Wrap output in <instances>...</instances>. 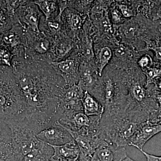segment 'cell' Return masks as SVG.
<instances>
[{"label":"cell","mask_w":161,"mask_h":161,"mask_svg":"<svg viewBox=\"0 0 161 161\" xmlns=\"http://www.w3.org/2000/svg\"><path fill=\"white\" fill-rule=\"evenodd\" d=\"M11 68L24 100L27 120L39 132L58 121L59 98L67 86L50 64L15 56Z\"/></svg>","instance_id":"1"},{"label":"cell","mask_w":161,"mask_h":161,"mask_svg":"<svg viewBox=\"0 0 161 161\" xmlns=\"http://www.w3.org/2000/svg\"><path fill=\"white\" fill-rule=\"evenodd\" d=\"M0 115L6 120L25 117L24 100L11 67L0 65Z\"/></svg>","instance_id":"2"},{"label":"cell","mask_w":161,"mask_h":161,"mask_svg":"<svg viewBox=\"0 0 161 161\" xmlns=\"http://www.w3.org/2000/svg\"><path fill=\"white\" fill-rule=\"evenodd\" d=\"M141 124L134 122L122 114H103L99 124L100 136L116 147H125Z\"/></svg>","instance_id":"3"},{"label":"cell","mask_w":161,"mask_h":161,"mask_svg":"<svg viewBox=\"0 0 161 161\" xmlns=\"http://www.w3.org/2000/svg\"><path fill=\"white\" fill-rule=\"evenodd\" d=\"M25 53L24 57L34 60L50 64L53 62L51 53L53 39L43 32H35L25 27Z\"/></svg>","instance_id":"4"},{"label":"cell","mask_w":161,"mask_h":161,"mask_svg":"<svg viewBox=\"0 0 161 161\" xmlns=\"http://www.w3.org/2000/svg\"><path fill=\"white\" fill-rule=\"evenodd\" d=\"M63 127L71 136L79 148L80 153L89 157L91 158L98 147L109 144L101 137L99 129L92 130L87 127L74 131Z\"/></svg>","instance_id":"5"},{"label":"cell","mask_w":161,"mask_h":161,"mask_svg":"<svg viewBox=\"0 0 161 161\" xmlns=\"http://www.w3.org/2000/svg\"><path fill=\"white\" fill-rule=\"evenodd\" d=\"M84 92L76 84L67 86L63 90L59 98L60 119L63 115L83 111L82 101Z\"/></svg>","instance_id":"6"},{"label":"cell","mask_w":161,"mask_h":161,"mask_svg":"<svg viewBox=\"0 0 161 161\" xmlns=\"http://www.w3.org/2000/svg\"><path fill=\"white\" fill-rule=\"evenodd\" d=\"M25 27L21 23L13 25L1 34L0 43L6 47L14 56H23L25 53Z\"/></svg>","instance_id":"7"},{"label":"cell","mask_w":161,"mask_h":161,"mask_svg":"<svg viewBox=\"0 0 161 161\" xmlns=\"http://www.w3.org/2000/svg\"><path fill=\"white\" fill-rule=\"evenodd\" d=\"M17 17L24 27L32 31L40 32V23L42 13L33 1H24L17 9Z\"/></svg>","instance_id":"8"},{"label":"cell","mask_w":161,"mask_h":161,"mask_svg":"<svg viewBox=\"0 0 161 161\" xmlns=\"http://www.w3.org/2000/svg\"><path fill=\"white\" fill-rule=\"evenodd\" d=\"M36 137L52 146H61L74 141L69 132L58 121L38 132Z\"/></svg>","instance_id":"9"},{"label":"cell","mask_w":161,"mask_h":161,"mask_svg":"<svg viewBox=\"0 0 161 161\" xmlns=\"http://www.w3.org/2000/svg\"><path fill=\"white\" fill-rule=\"evenodd\" d=\"M51 65L60 77L63 78L67 86L78 84L79 78L78 62L72 58L54 61Z\"/></svg>","instance_id":"10"},{"label":"cell","mask_w":161,"mask_h":161,"mask_svg":"<svg viewBox=\"0 0 161 161\" xmlns=\"http://www.w3.org/2000/svg\"><path fill=\"white\" fill-rule=\"evenodd\" d=\"M161 132V125L149 121L141 123L130 138L128 146L143 149L145 144L154 136Z\"/></svg>","instance_id":"11"},{"label":"cell","mask_w":161,"mask_h":161,"mask_svg":"<svg viewBox=\"0 0 161 161\" xmlns=\"http://www.w3.org/2000/svg\"><path fill=\"white\" fill-rule=\"evenodd\" d=\"M127 157L125 147H117L108 144L97 148L90 161H123Z\"/></svg>","instance_id":"12"},{"label":"cell","mask_w":161,"mask_h":161,"mask_svg":"<svg viewBox=\"0 0 161 161\" xmlns=\"http://www.w3.org/2000/svg\"><path fill=\"white\" fill-rule=\"evenodd\" d=\"M49 146L53 149L52 159L55 161H77L80 155V150L74 141L61 146Z\"/></svg>","instance_id":"13"},{"label":"cell","mask_w":161,"mask_h":161,"mask_svg":"<svg viewBox=\"0 0 161 161\" xmlns=\"http://www.w3.org/2000/svg\"><path fill=\"white\" fill-rule=\"evenodd\" d=\"M74 47V43L66 34L55 38L53 40L51 50L53 62L66 59Z\"/></svg>","instance_id":"14"},{"label":"cell","mask_w":161,"mask_h":161,"mask_svg":"<svg viewBox=\"0 0 161 161\" xmlns=\"http://www.w3.org/2000/svg\"><path fill=\"white\" fill-rule=\"evenodd\" d=\"M83 112L87 116L102 117L104 108L96 98L87 91L84 92L82 101Z\"/></svg>","instance_id":"15"},{"label":"cell","mask_w":161,"mask_h":161,"mask_svg":"<svg viewBox=\"0 0 161 161\" xmlns=\"http://www.w3.org/2000/svg\"><path fill=\"white\" fill-rule=\"evenodd\" d=\"M98 84V80L90 68L80 67L79 70V78L78 85L84 92L90 93Z\"/></svg>","instance_id":"16"},{"label":"cell","mask_w":161,"mask_h":161,"mask_svg":"<svg viewBox=\"0 0 161 161\" xmlns=\"http://www.w3.org/2000/svg\"><path fill=\"white\" fill-rule=\"evenodd\" d=\"M44 16L47 20L55 19L59 14L58 1H34Z\"/></svg>","instance_id":"17"},{"label":"cell","mask_w":161,"mask_h":161,"mask_svg":"<svg viewBox=\"0 0 161 161\" xmlns=\"http://www.w3.org/2000/svg\"><path fill=\"white\" fill-rule=\"evenodd\" d=\"M61 20L66 30V28L72 31H77L82 26V19L78 14L71 12L68 8L63 12L61 16Z\"/></svg>","instance_id":"18"},{"label":"cell","mask_w":161,"mask_h":161,"mask_svg":"<svg viewBox=\"0 0 161 161\" xmlns=\"http://www.w3.org/2000/svg\"><path fill=\"white\" fill-rule=\"evenodd\" d=\"M90 117L85 114L83 111L76 112L64 125L69 130L78 131L83 128L89 126Z\"/></svg>","instance_id":"19"},{"label":"cell","mask_w":161,"mask_h":161,"mask_svg":"<svg viewBox=\"0 0 161 161\" xmlns=\"http://www.w3.org/2000/svg\"><path fill=\"white\" fill-rule=\"evenodd\" d=\"M15 24L14 21L8 14L5 1H0V33L9 30Z\"/></svg>","instance_id":"20"},{"label":"cell","mask_w":161,"mask_h":161,"mask_svg":"<svg viewBox=\"0 0 161 161\" xmlns=\"http://www.w3.org/2000/svg\"><path fill=\"white\" fill-rule=\"evenodd\" d=\"M112 57V51L108 47H105L101 50L98 63V74L99 76L102 75L103 69L109 62Z\"/></svg>","instance_id":"21"},{"label":"cell","mask_w":161,"mask_h":161,"mask_svg":"<svg viewBox=\"0 0 161 161\" xmlns=\"http://www.w3.org/2000/svg\"><path fill=\"white\" fill-rule=\"evenodd\" d=\"M12 143L11 131L8 124L0 115V144Z\"/></svg>","instance_id":"22"},{"label":"cell","mask_w":161,"mask_h":161,"mask_svg":"<svg viewBox=\"0 0 161 161\" xmlns=\"http://www.w3.org/2000/svg\"><path fill=\"white\" fill-rule=\"evenodd\" d=\"M0 161H16L12 143L0 144Z\"/></svg>","instance_id":"23"},{"label":"cell","mask_w":161,"mask_h":161,"mask_svg":"<svg viewBox=\"0 0 161 161\" xmlns=\"http://www.w3.org/2000/svg\"><path fill=\"white\" fill-rule=\"evenodd\" d=\"M14 55L9 49L0 43V65L11 67Z\"/></svg>","instance_id":"24"},{"label":"cell","mask_w":161,"mask_h":161,"mask_svg":"<svg viewBox=\"0 0 161 161\" xmlns=\"http://www.w3.org/2000/svg\"><path fill=\"white\" fill-rule=\"evenodd\" d=\"M148 121L161 125V109L158 108L151 112L149 115Z\"/></svg>","instance_id":"25"},{"label":"cell","mask_w":161,"mask_h":161,"mask_svg":"<svg viewBox=\"0 0 161 161\" xmlns=\"http://www.w3.org/2000/svg\"><path fill=\"white\" fill-rule=\"evenodd\" d=\"M138 64L139 65L142 69H147L151 67L153 64V60L152 58L149 55H146L143 56L142 58L139 60Z\"/></svg>","instance_id":"26"},{"label":"cell","mask_w":161,"mask_h":161,"mask_svg":"<svg viewBox=\"0 0 161 161\" xmlns=\"http://www.w3.org/2000/svg\"><path fill=\"white\" fill-rule=\"evenodd\" d=\"M137 28L134 25H129L127 26L124 31V35L127 39H132L135 36Z\"/></svg>","instance_id":"27"},{"label":"cell","mask_w":161,"mask_h":161,"mask_svg":"<svg viewBox=\"0 0 161 161\" xmlns=\"http://www.w3.org/2000/svg\"><path fill=\"white\" fill-rule=\"evenodd\" d=\"M115 54L116 57L119 58H125L130 55L129 50L125 47H119L115 50Z\"/></svg>","instance_id":"28"},{"label":"cell","mask_w":161,"mask_h":161,"mask_svg":"<svg viewBox=\"0 0 161 161\" xmlns=\"http://www.w3.org/2000/svg\"><path fill=\"white\" fill-rule=\"evenodd\" d=\"M119 9H120L122 14L126 18H130L133 16V12L131 9L128 8L126 5H120L119 6Z\"/></svg>","instance_id":"29"},{"label":"cell","mask_w":161,"mask_h":161,"mask_svg":"<svg viewBox=\"0 0 161 161\" xmlns=\"http://www.w3.org/2000/svg\"><path fill=\"white\" fill-rule=\"evenodd\" d=\"M151 95L154 98L158 108L161 109V92L153 89L151 91Z\"/></svg>","instance_id":"30"},{"label":"cell","mask_w":161,"mask_h":161,"mask_svg":"<svg viewBox=\"0 0 161 161\" xmlns=\"http://www.w3.org/2000/svg\"><path fill=\"white\" fill-rule=\"evenodd\" d=\"M146 157L147 161H161V156H156L149 154L143 149H138Z\"/></svg>","instance_id":"31"},{"label":"cell","mask_w":161,"mask_h":161,"mask_svg":"<svg viewBox=\"0 0 161 161\" xmlns=\"http://www.w3.org/2000/svg\"><path fill=\"white\" fill-rule=\"evenodd\" d=\"M112 18L114 23H118L121 21V16L119 11L116 9H114L112 12Z\"/></svg>","instance_id":"32"},{"label":"cell","mask_w":161,"mask_h":161,"mask_svg":"<svg viewBox=\"0 0 161 161\" xmlns=\"http://www.w3.org/2000/svg\"><path fill=\"white\" fill-rule=\"evenodd\" d=\"M153 21L161 20V3L155 10V12L153 15Z\"/></svg>","instance_id":"33"},{"label":"cell","mask_w":161,"mask_h":161,"mask_svg":"<svg viewBox=\"0 0 161 161\" xmlns=\"http://www.w3.org/2000/svg\"><path fill=\"white\" fill-rule=\"evenodd\" d=\"M90 159L91 158L80 153V155L77 161H90Z\"/></svg>","instance_id":"34"},{"label":"cell","mask_w":161,"mask_h":161,"mask_svg":"<svg viewBox=\"0 0 161 161\" xmlns=\"http://www.w3.org/2000/svg\"><path fill=\"white\" fill-rule=\"evenodd\" d=\"M123 161H136L134 160L133 159L129 157H127L126 158H125Z\"/></svg>","instance_id":"35"},{"label":"cell","mask_w":161,"mask_h":161,"mask_svg":"<svg viewBox=\"0 0 161 161\" xmlns=\"http://www.w3.org/2000/svg\"><path fill=\"white\" fill-rule=\"evenodd\" d=\"M160 31L161 33V27L160 28ZM159 41H160V43H161V34L160 36V38H159Z\"/></svg>","instance_id":"36"},{"label":"cell","mask_w":161,"mask_h":161,"mask_svg":"<svg viewBox=\"0 0 161 161\" xmlns=\"http://www.w3.org/2000/svg\"><path fill=\"white\" fill-rule=\"evenodd\" d=\"M50 161H55L53 160V159H52V158H51V159Z\"/></svg>","instance_id":"37"}]
</instances>
